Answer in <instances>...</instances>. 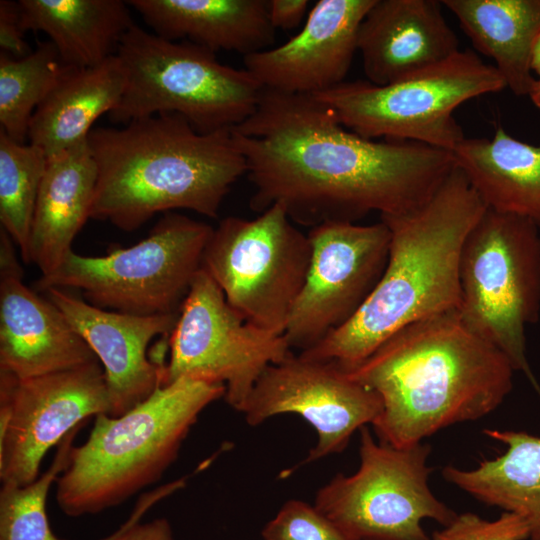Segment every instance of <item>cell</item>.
<instances>
[{
  "instance_id": "obj_33",
  "label": "cell",
  "mask_w": 540,
  "mask_h": 540,
  "mask_svg": "<svg viewBox=\"0 0 540 540\" xmlns=\"http://www.w3.org/2000/svg\"><path fill=\"white\" fill-rule=\"evenodd\" d=\"M308 0H269L268 15L272 27L282 30L297 28L307 12Z\"/></svg>"
},
{
  "instance_id": "obj_32",
  "label": "cell",
  "mask_w": 540,
  "mask_h": 540,
  "mask_svg": "<svg viewBox=\"0 0 540 540\" xmlns=\"http://www.w3.org/2000/svg\"><path fill=\"white\" fill-rule=\"evenodd\" d=\"M21 12L18 1H0V47L12 57L21 58L31 52L24 40Z\"/></svg>"
},
{
  "instance_id": "obj_24",
  "label": "cell",
  "mask_w": 540,
  "mask_h": 540,
  "mask_svg": "<svg viewBox=\"0 0 540 540\" xmlns=\"http://www.w3.org/2000/svg\"><path fill=\"white\" fill-rule=\"evenodd\" d=\"M24 32H43L66 66L87 68L115 55L135 24L122 0H19Z\"/></svg>"
},
{
  "instance_id": "obj_20",
  "label": "cell",
  "mask_w": 540,
  "mask_h": 540,
  "mask_svg": "<svg viewBox=\"0 0 540 540\" xmlns=\"http://www.w3.org/2000/svg\"><path fill=\"white\" fill-rule=\"evenodd\" d=\"M47 158L27 258L41 276L52 274L72 251L74 238L90 218L97 183L88 138Z\"/></svg>"
},
{
  "instance_id": "obj_19",
  "label": "cell",
  "mask_w": 540,
  "mask_h": 540,
  "mask_svg": "<svg viewBox=\"0 0 540 540\" xmlns=\"http://www.w3.org/2000/svg\"><path fill=\"white\" fill-rule=\"evenodd\" d=\"M442 7L437 0H375L358 33L367 81L387 85L460 51Z\"/></svg>"
},
{
  "instance_id": "obj_9",
  "label": "cell",
  "mask_w": 540,
  "mask_h": 540,
  "mask_svg": "<svg viewBox=\"0 0 540 540\" xmlns=\"http://www.w3.org/2000/svg\"><path fill=\"white\" fill-rule=\"evenodd\" d=\"M213 227L168 212L140 242L104 256L73 250L36 287L74 288L85 301L106 310L134 314H177L201 269Z\"/></svg>"
},
{
  "instance_id": "obj_23",
  "label": "cell",
  "mask_w": 540,
  "mask_h": 540,
  "mask_svg": "<svg viewBox=\"0 0 540 540\" xmlns=\"http://www.w3.org/2000/svg\"><path fill=\"white\" fill-rule=\"evenodd\" d=\"M452 153L487 208L527 218L540 228V145L499 126L491 138L465 137Z\"/></svg>"
},
{
  "instance_id": "obj_1",
  "label": "cell",
  "mask_w": 540,
  "mask_h": 540,
  "mask_svg": "<svg viewBox=\"0 0 540 540\" xmlns=\"http://www.w3.org/2000/svg\"><path fill=\"white\" fill-rule=\"evenodd\" d=\"M231 133L254 187L250 208L280 204L293 223L310 228L413 211L456 166L441 148L362 137L309 94L263 88L255 112Z\"/></svg>"
},
{
  "instance_id": "obj_10",
  "label": "cell",
  "mask_w": 540,
  "mask_h": 540,
  "mask_svg": "<svg viewBox=\"0 0 540 540\" xmlns=\"http://www.w3.org/2000/svg\"><path fill=\"white\" fill-rule=\"evenodd\" d=\"M311 254L308 235L274 204L254 219H222L205 246L201 268L244 320L284 335Z\"/></svg>"
},
{
  "instance_id": "obj_21",
  "label": "cell",
  "mask_w": 540,
  "mask_h": 540,
  "mask_svg": "<svg viewBox=\"0 0 540 540\" xmlns=\"http://www.w3.org/2000/svg\"><path fill=\"white\" fill-rule=\"evenodd\" d=\"M157 36L183 39L213 53L234 51L244 56L266 50L275 29L267 0H129Z\"/></svg>"
},
{
  "instance_id": "obj_5",
  "label": "cell",
  "mask_w": 540,
  "mask_h": 540,
  "mask_svg": "<svg viewBox=\"0 0 540 540\" xmlns=\"http://www.w3.org/2000/svg\"><path fill=\"white\" fill-rule=\"evenodd\" d=\"M225 392L223 384L181 378L121 416H95L87 440L72 446L56 481L59 508L70 517L97 514L157 482L200 413Z\"/></svg>"
},
{
  "instance_id": "obj_31",
  "label": "cell",
  "mask_w": 540,
  "mask_h": 540,
  "mask_svg": "<svg viewBox=\"0 0 540 540\" xmlns=\"http://www.w3.org/2000/svg\"><path fill=\"white\" fill-rule=\"evenodd\" d=\"M530 529L519 515L504 511L493 521L466 512L440 531H435L431 540H526Z\"/></svg>"
},
{
  "instance_id": "obj_34",
  "label": "cell",
  "mask_w": 540,
  "mask_h": 540,
  "mask_svg": "<svg viewBox=\"0 0 540 540\" xmlns=\"http://www.w3.org/2000/svg\"><path fill=\"white\" fill-rule=\"evenodd\" d=\"M105 540H173V531L167 519L157 518L143 524L124 525Z\"/></svg>"
},
{
  "instance_id": "obj_26",
  "label": "cell",
  "mask_w": 540,
  "mask_h": 540,
  "mask_svg": "<svg viewBox=\"0 0 540 540\" xmlns=\"http://www.w3.org/2000/svg\"><path fill=\"white\" fill-rule=\"evenodd\" d=\"M506 445L495 459L466 470L446 466L444 479L477 500L521 516L530 540H540V437L522 431L485 429Z\"/></svg>"
},
{
  "instance_id": "obj_8",
  "label": "cell",
  "mask_w": 540,
  "mask_h": 540,
  "mask_svg": "<svg viewBox=\"0 0 540 540\" xmlns=\"http://www.w3.org/2000/svg\"><path fill=\"white\" fill-rule=\"evenodd\" d=\"M505 88L496 67L467 49L387 85L344 81L313 96L362 137L415 141L453 152L465 138L454 111Z\"/></svg>"
},
{
  "instance_id": "obj_15",
  "label": "cell",
  "mask_w": 540,
  "mask_h": 540,
  "mask_svg": "<svg viewBox=\"0 0 540 540\" xmlns=\"http://www.w3.org/2000/svg\"><path fill=\"white\" fill-rule=\"evenodd\" d=\"M380 396L350 379L335 363L290 354L269 365L239 410L256 426L282 413L309 422L318 442L304 463L341 452L351 435L381 415Z\"/></svg>"
},
{
  "instance_id": "obj_18",
  "label": "cell",
  "mask_w": 540,
  "mask_h": 540,
  "mask_svg": "<svg viewBox=\"0 0 540 540\" xmlns=\"http://www.w3.org/2000/svg\"><path fill=\"white\" fill-rule=\"evenodd\" d=\"M46 292L99 360L110 399L108 415L125 414L162 385L165 365L151 361L147 349L156 336L169 339L179 313L127 314L96 307L60 288Z\"/></svg>"
},
{
  "instance_id": "obj_7",
  "label": "cell",
  "mask_w": 540,
  "mask_h": 540,
  "mask_svg": "<svg viewBox=\"0 0 540 540\" xmlns=\"http://www.w3.org/2000/svg\"><path fill=\"white\" fill-rule=\"evenodd\" d=\"M539 230L527 218L486 208L461 252L458 311L540 394L525 337L526 326L540 313Z\"/></svg>"
},
{
  "instance_id": "obj_14",
  "label": "cell",
  "mask_w": 540,
  "mask_h": 540,
  "mask_svg": "<svg viewBox=\"0 0 540 540\" xmlns=\"http://www.w3.org/2000/svg\"><path fill=\"white\" fill-rule=\"evenodd\" d=\"M311 261L284 337L307 350L349 321L365 302L386 266L390 230L380 222L330 221L308 232Z\"/></svg>"
},
{
  "instance_id": "obj_25",
  "label": "cell",
  "mask_w": 540,
  "mask_h": 540,
  "mask_svg": "<svg viewBox=\"0 0 540 540\" xmlns=\"http://www.w3.org/2000/svg\"><path fill=\"white\" fill-rule=\"evenodd\" d=\"M475 49L492 58L506 87L529 95L536 78L531 70L540 33V0H443Z\"/></svg>"
},
{
  "instance_id": "obj_17",
  "label": "cell",
  "mask_w": 540,
  "mask_h": 540,
  "mask_svg": "<svg viewBox=\"0 0 540 540\" xmlns=\"http://www.w3.org/2000/svg\"><path fill=\"white\" fill-rule=\"evenodd\" d=\"M375 0H319L302 30L282 45L243 57L264 88L314 95L344 82L360 25Z\"/></svg>"
},
{
  "instance_id": "obj_29",
  "label": "cell",
  "mask_w": 540,
  "mask_h": 540,
  "mask_svg": "<svg viewBox=\"0 0 540 540\" xmlns=\"http://www.w3.org/2000/svg\"><path fill=\"white\" fill-rule=\"evenodd\" d=\"M82 424L57 445L48 469L33 482L20 486L2 483L0 490V540H62L51 530L46 500L52 483L68 464L74 438Z\"/></svg>"
},
{
  "instance_id": "obj_2",
  "label": "cell",
  "mask_w": 540,
  "mask_h": 540,
  "mask_svg": "<svg viewBox=\"0 0 540 540\" xmlns=\"http://www.w3.org/2000/svg\"><path fill=\"white\" fill-rule=\"evenodd\" d=\"M343 371L380 396L374 430L380 442L402 448L494 411L511 392L515 370L457 310L399 330Z\"/></svg>"
},
{
  "instance_id": "obj_36",
  "label": "cell",
  "mask_w": 540,
  "mask_h": 540,
  "mask_svg": "<svg viewBox=\"0 0 540 540\" xmlns=\"http://www.w3.org/2000/svg\"><path fill=\"white\" fill-rule=\"evenodd\" d=\"M532 103L540 110V78H537L528 95Z\"/></svg>"
},
{
  "instance_id": "obj_4",
  "label": "cell",
  "mask_w": 540,
  "mask_h": 540,
  "mask_svg": "<svg viewBox=\"0 0 540 540\" xmlns=\"http://www.w3.org/2000/svg\"><path fill=\"white\" fill-rule=\"evenodd\" d=\"M88 144L97 166L90 218L123 231L178 209L217 218L247 171L231 129L202 134L172 113L92 129Z\"/></svg>"
},
{
  "instance_id": "obj_22",
  "label": "cell",
  "mask_w": 540,
  "mask_h": 540,
  "mask_svg": "<svg viewBox=\"0 0 540 540\" xmlns=\"http://www.w3.org/2000/svg\"><path fill=\"white\" fill-rule=\"evenodd\" d=\"M126 83L117 54L93 67L64 65L31 118L27 140L50 157L87 139L93 123L118 105Z\"/></svg>"
},
{
  "instance_id": "obj_6",
  "label": "cell",
  "mask_w": 540,
  "mask_h": 540,
  "mask_svg": "<svg viewBox=\"0 0 540 540\" xmlns=\"http://www.w3.org/2000/svg\"><path fill=\"white\" fill-rule=\"evenodd\" d=\"M116 54L127 83L109 113L113 123L172 113L202 134L232 129L255 112L264 88L245 68L220 63L210 50L161 38L136 24Z\"/></svg>"
},
{
  "instance_id": "obj_30",
  "label": "cell",
  "mask_w": 540,
  "mask_h": 540,
  "mask_svg": "<svg viewBox=\"0 0 540 540\" xmlns=\"http://www.w3.org/2000/svg\"><path fill=\"white\" fill-rule=\"evenodd\" d=\"M264 540H359L301 500H289L262 530Z\"/></svg>"
},
{
  "instance_id": "obj_27",
  "label": "cell",
  "mask_w": 540,
  "mask_h": 540,
  "mask_svg": "<svg viewBox=\"0 0 540 540\" xmlns=\"http://www.w3.org/2000/svg\"><path fill=\"white\" fill-rule=\"evenodd\" d=\"M56 47L40 42L24 57L0 53V130L25 143L31 118L63 70Z\"/></svg>"
},
{
  "instance_id": "obj_3",
  "label": "cell",
  "mask_w": 540,
  "mask_h": 540,
  "mask_svg": "<svg viewBox=\"0 0 540 540\" xmlns=\"http://www.w3.org/2000/svg\"><path fill=\"white\" fill-rule=\"evenodd\" d=\"M486 208L455 166L425 204L380 216L390 243L379 281L349 321L300 355L349 370L399 330L459 310L461 252Z\"/></svg>"
},
{
  "instance_id": "obj_12",
  "label": "cell",
  "mask_w": 540,
  "mask_h": 540,
  "mask_svg": "<svg viewBox=\"0 0 540 540\" xmlns=\"http://www.w3.org/2000/svg\"><path fill=\"white\" fill-rule=\"evenodd\" d=\"M168 341L170 358L162 385L181 378L223 384L227 403L238 411L265 369L292 353L284 335L244 320L202 268Z\"/></svg>"
},
{
  "instance_id": "obj_13",
  "label": "cell",
  "mask_w": 540,
  "mask_h": 540,
  "mask_svg": "<svg viewBox=\"0 0 540 540\" xmlns=\"http://www.w3.org/2000/svg\"><path fill=\"white\" fill-rule=\"evenodd\" d=\"M109 411L99 361L26 379L0 372L1 482H33L51 447L88 417Z\"/></svg>"
},
{
  "instance_id": "obj_28",
  "label": "cell",
  "mask_w": 540,
  "mask_h": 540,
  "mask_svg": "<svg viewBox=\"0 0 540 540\" xmlns=\"http://www.w3.org/2000/svg\"><path fill=\"white\" fill-rule=\"evenodd\" d=\"M39 147L19 143L0 130V222L27 263L39 188L47 165Z\"/></svg>"
},
{
  "instance_id": "obj_35",
  "label": "cell",
  "mask_w": 540,
  "mask_h": 540,
  "mask_svg": "<svg viewBox=\"0 0 540 540\" xmlns=\"http://www.w3.org/2000/svg\"><path fill=\"white\" fill-rule=\"evenodd\" d=\"M531 70L538 75V78H540V33L536 39L532 52Z\"/></svg>"
},
{
  "instance_id": "obj_11",
  "label": "cell",
  "mask_w": 540,
  "mask_h": 540,
  "mask_svg": "<svg viewBox=\"0 0 540 540\" xmlns=\"http://www.w3.org/2000/svg\"><path fill=\"white\" fill-rule=\"evenodd\" d=\"M360 431L358 470L331 479L314 506L359 540H431L422 520L447 526L458 514L429 488L430 446L397 448L377 443L366 426Z\"/></svg>"
},
{
  "instance_id": "obj_16",
  "label": "cell",
  "mask_w": 540,
  "mask_h": 540,
  "mask_svg": "<svg viewBox=\"0 0 540 540\" xmlns=\"http://www.w3.org/2000/svg\"><path fill=\"white\" fill-rule=\"evenodd\" d=\"M13 240L0 230V372L26 379L99 361L63 312L23 282Z\"/></svg>"
}]
</instances>
